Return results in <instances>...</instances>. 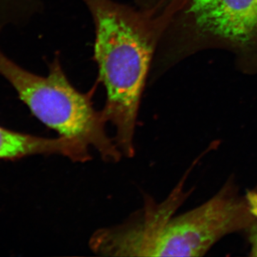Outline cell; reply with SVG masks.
<instances>
[{"label":"cell","instance_id":"2","mask_svg":"<svg viewBox=\"0 0 257 257\" xmlns=\"http://www.w3.org/2000/svg\"><path fill=\"white\" fill-rule=\"evenodd\" d=\"M167 208L145 211L126 231L128 256H202L228 234L247 230L257 221V191L238 194L226 183L215 196L176 217Z\"/></svg>","mask_w":257,"mask_h":257},{"label":"cell","instance_id":"7","mask_svg":"<svg viewBox=\"0 0 257 257\" xmlns=\"http://www.w3.org/2000/svg\"><path fill=\"white\" fill-rule=\"evenodd\" d=\"M28 3L26 0H0V8L1 9H9L12 6H18L19 3Z\"/></svg>","mask_w":257,"mask_h":257},{"label":"cell","instance_id":"4","mask_svg":"<svg viewBox=\"0 0 257 257\" xmlns=\"http://www.w3.org/2000/svg\"><path fill=\"white\" fill-rule=\"evenodd\" d=\"M191 12L206 31L246 41L257 32V0H193Z\"/></svg>","mask_w":257,"mask_h":257},{"label":"cell","instance_id":"6","mask_svg":"<svg viewBox=\"0 0 257 257\" xmlns=\"http://www.w3.org/2000/svg\"><path fill=\"white\" fill-rule=\"evenodd\" d=\"M248 234V241H249L251 249L250 255L252 256H257V221L247 229Z\"/></svg>","mask_w":257,"mask_h":257},{"label":"cell","instance_id":"1","mask_svg":"<svg viewBox=\"0 0 257 257\" xmlns=\"http://www.w3.org/2000/svg\"><path fill=\"white\" fill-rule=\"evenodd\" d=\"M82 1L95 25L94 57L106 90L101 111L116 128L114 142L119 151L133 157L140 100L158 34L141 10L112 0Z\"/></svg>","mask_w":257,"mask_h":257},{"label":"cell","instance_id":"3","mask_svg":"<svg viewBox=\"0 0 257 257\" xmlns=\"http://www.w3.org/2000/svg\"><path fill=\"white\" fill-rule=\"evenodd\" d=\"M0 74L43 124L61 137L94 147L103 160H120L122 154L106 134L102 111L94 109L90 96L69 82L58 58L51 63L48 75L42 77L23 69L0 50Z\"/></svg>","mask_w":257,"mask_h":257},{"label":"cell","instance_id":"5","mask_svg":"<svg viewBox=\"0 0 257 257\" xmlns=\"http://www.w3.org/2000/svg\"><path fill=\"white\" fill-rule=\"evenodd\" d=\"M36 155H57L73 162L91 160L88 147L79 140L60 137L45 138L0 127V159H17Z\"/></svg>","mask_w":257,"mask_h":257}]
</instances>
